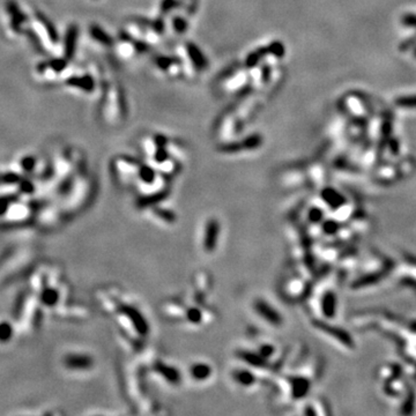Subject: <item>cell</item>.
I'll use <instances>...</instances> for the list:
<instances>
[{
    "instance_id": "8fae6325",
    "label": "cell",
    "mask_w": 416,
    "mask_h": 416,
    "mask_svg": "<svg viewBox=\"0 0 416 416\" xmlns=\"http://www.w3.org/2000/svg\"><path fill=\"white\" fill-rule=\"evenodd\" d=\"M20 164H21V169L23 171H26V173H31V171L35 168L36 160L32 156H26L24 158H22L21 162H20Z\"/></svg>"
},
{
    "instance_id": "7c38bea8",
    "label": "cell",
    "mask_w": 416,
    "mask_h": 416,
    "mask_svg": "<svg viewBox=\"0 0 416 416\" xmlns=\"http://www.w3.org/2000/svg\"><path fill=\"white\" fill-rule=\"evenodd\" d=\"M325 198L326 200L329 202V205H332V202H334V205L339 206L341 205L340 202L344 201V198H342L339 193H337L336 191H331V192L325 195Z\"/></svg>"
},
{
    "instance_id": "5b68a950",
    "label": "cell",
    "mask_w": 416,
    "mask_h": 416,
    "mask_svg": "<svg viewBox=\"0 0 416 416\" xmlns=\"http://www.w3.org/2000/svg\"><path fill=\"white\" fill-rule=\"evenodd\" d=\"M66 84L71 87L79 88L86 92H91L94 88V82L89 76H73L67 80Z\"/></svg>"
},
{
    "instance_id": "9a60e30c",
    "label": "cell",
    "mask_w": 416,
    "mask_h": 416,
    "mask_svg": "<svg viewBox=\"0 0 416 416\" xmlns=\"http://www.w3.org/2000/svg\"><path fill=\"white\" fill-rule=\"evenodd\" d=\"M91 31H92V35H94V36H101V30L100 29H97L96 27H92V29H91ZM97 39H100V40H102V42H105V38H104V34L102 35V37H97Z\"/></svg>"
},
{
    "instance_id": "30bf717a",
    "label": "cell",
    "mask_w": 416,
    "mask_h": 416,
    "mask_svg": "<svg viewBox=\"0 0 416 416\" xmlns=\"http://www.w3.org/2000/svg\"><path fill=\"white\" fill-rule=\"evenodd\" d=\"M397 104L403 108H416V95L402 96L397 100Z\"/></svg>"
},
{
    "instance_id": "5bb4252c",
    "label": "cell",
    "mask_w": 416,
    "mask_h": 416,
    "mask_svg": "<svg viewBox=\"0 0 416 416\" xmlns=\"http://www.w3.org/2000/svg\"><path fill=\"white\" fill-rule=\"evenodd\" d=\"M207 370H208V369L206 368V366H203V365L195 366V368H193V370H192L193 376H194V377H197V378H202V377H205L206 372H208Z\"/></svg>"
},
{
    "instance_id": "6da1fadb",
    "label": "cell",
    "mask_w": 416,
    "mask_h": 416,
    "mask_svg": "<svg viewBox=\"0 0 416 416\" xmlns=\"http://www.w3.org/2000/svg\"><path fill=\"white\" fill-rule=\"evenodd\" d=\"M63 364L69 371H85L92 368L93 360L86 354L69 353L63 357Z\"/></svg>"
},
{
    "instance_id": "4fadbf2b",
    "label": "cell",
    "mask_w": 416,
    "mask_h": 416,
    "mask_svg": "<svg viewBox=\"0 0 416 416\" xmlns=\"http://www.w3.org/2000/svg\"><path fill=\"white\" fill-rule=\"evenodd\" d=\"M401 22L403 26L416 28V14H405L402 16Z\"/></svg>"
},
{
    "instance_id": "3957f363",
    "label": "cell",
    "mask_w": 416,
    "mask_h": 416,
    "mask_svg": "<svg viewBox=\"0 0 416 416\" xmlns=\"http://www.w3.org/2000/svg\"><path fill=\"white\" fill-rule=\"evenodd\" d=\"M35 22H36V27L39 28V34L42 36H47L46 38H48L49 43L54 44L55 42H57V32L55 31L54 27L51 26V23L49 22L43 15L36 14Z\"/></svg>"
},
{
    "instance_id": "52a82bcc",
    "label": "cell",
    "mask_w": 416,
    "mask_h": 416,
    "mask_svg": "<svg viewBox=\"0 0 416 416\" xmlns=\"http://www.w3.org/2000/svg\"><path fill=\"white\" fill-rule=\"evenodd\" d=\"M218 223L216 221H211L210 224L207 226V232H206V238H205V246L207 250L211 251L212 247L215 246L216 243V237H218Z\"/></svg>"
},
{
    "instance_id": "277c9868",
    "label": "cell",
    "mask_w": 416,
    "mask_h": 416,
    "mask_svg": "<svg viewBox=\"0 0 416 416\" xmlns=\"http://www.w3.org/2000/svg\"><path fill=\"white\" fill-rule=\"evenodd\" d=\"M76 40H77V28L75 26H72L68 28L65 36V47H64V57L65 59H71L75 52L76 48Z\"/></svg>"
},
{
    "instance_id": "9c48e42d",
    "label": "cell",
    "mask_w": 416,
    "mask_h": 416,
    "mask_svg": "<svg viewBox=\"0 0 416 416\" xmlns=\"http://www.w3.org/2000/svg\"><path fill=\"white\" fill-rule=\"evenodd\" d=\"M323 309L326 313V316H334V312H336V297L332 294H327L325 296L324 302H323Z\"/></svg>"
},
{
    "instance_id": "8992f818",
    "label": "cell",
    "mask_w": 416,
    "mask_h": 416,
    "mask_svg": "<svg viewBox=\"0 0 416 416\" xmlns=\"http://www.w3.org/2000/svg\"><path fill=\"white\" fill-rule=\"evenodd\" d=\"M256 308L260 313H262V316H264L265 318H266L267 320H270L271 323H273L274 325H279L280 324V321H281L280 317L277 316L274 310L271 309L267 304L263 303V302H258V303H257V305H256Z\"/></svg>"
},
{
    "instance_id": "7a4b0ae2",
    "label": "cell",
    "mask_w": 416,
    "mask_h": 416,
    "mask_svg": "<svg viewBox=\"0 0 416 416\" xmlns=\"http://www.w3.org/2000/svg\"><path fill=\"white\" fill-rule=\"evenodd\" d=\"M7 13L11 16V29L15 32L21 31V27L23 22L26 21V19H24V15L20 11V8L16 6L15 3H7Z\"/></svg>"
},
{
    "instance_id": "ba28073f",
    "label": "cell",
    "mask_w": 416,
    "mask_h": 416,
    "mask_svg": "<svg viewBox=\"0 0 416 416\" xmlns=\"http://www.w3.org/2000/svg\"><path fill=\"white\" fill-rule=\"evenodd\" d=\"M13 326L8 321H0V342L6 344L13 338Z\"/></svg>"
}]
</instances>
